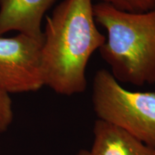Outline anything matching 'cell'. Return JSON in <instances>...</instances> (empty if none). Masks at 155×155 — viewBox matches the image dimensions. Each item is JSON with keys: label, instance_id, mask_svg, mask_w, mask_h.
Here are the masks:
<instances>
[{"label": "cell", "instance_id": "cell-1", "mask_svg": "<svg viewBox=\"0 0 155 155\" xmlns=\"http://www.w3.org/2000/svg\"><path fill=\"white\" fill-rule=\"evenodd\" d=\"M42 32L45 86L63 96L84 92L89 60L106 39L97 28L93 0H63Z\"/></svg>", "mask_w": 155, "mask_h": 155}, {"label": "cell", "instance_id": "cell-2", "mask_svg": "<svg viewBox=\"0 0 155 155\" xmlns=\"http://www.w3.org/2000/svg\"><path fill=\"white\" fill-rule=\"evenodd\" d=\"M94 15L107 32L98 50L116 80L137 86L155 84V9L133 13L98 2Z\"/></svg>", "mask_w": 155, "mask_h": 155}, {"label": "cell", "instance_id": "cell-3", "mask_svg": "<svg viewBox=\"0 0 155 155\" xmlns=\"http://www.w3.org/2000/svg\"><path fill=\"white\" fill-rule=\"evenodd\" d=\"M91 97L98 119L155 149V92L127 90L111 72L101 69L94 75Z\"/></svg>", "mask_w": 155, "mask_h": 155}, {"label": "cell", "instance_id": "cell-4", "mask_svg": "<svg viewBox=\"0 0 155 155\" xmlns=\"http://www.w3.org/2000/svg\"><path fill=\"white\" fill-rule=\"evenodd\" d=\"M42 41L21 33L0 36V88L7 94L35 92L45 86Z\"/></svg>", "mask_w": 155, "mask_h": 155}, {"label": "cell", "instance_id": "cell-5", "mask_svg": "<svg viewBox=\"0 0 155 155\" xmlns=\"http://www.w3.org/2000/svg\"><path fill=\"white\" fill-rule=\"evenodd\" d=\"M58 0H0V36L16 31L42 40V22Z\"/></svg>", "mask_w": 155, "mask_h": 155}, {"label": "cell", "instance_id": "cell-6", "mask_svg": "<svg viewBox=\"0 0 155 155\" xmlns=\"http://www.w3.org/2000/svg\"><path fill=\"white\" fill-rule=\"evenodd\" d=\"M91 155H155V149L123 129L97 119L94 126Z\"/></svg>", "mask_w": 155, "mask_h": 155}, {"label": "cell", "instance_id": "cell-7", "mask_svg": "<svg viewBox=\"0 0 155 155\" xmlns=\"http://www.w3.org/2000/svg\"><path fill=\"white\" fill-rule=\"evenodd\" d=\"M105 3L121 11L142 13L155 9V0H96Z\"/></svg>", "mask_w": 155, "mask_h": 155}, {"label": "cell", "instance_id": "cell-8", "mask_svg": "<svg viewBox=\"0 0 155 155\" xmlns=\"http://www.w3.org/2000/svg\"><path fill=\"white\" fill-rule=\"evenodd\" d=\"M12 102L9 94L0 88V133L5 132L13 121Z\"/></svg>", "mask_w": 155, "mask_h": 155}, {"label": "cell", "instance_id": "cell-9", "mask_svg": "<svg viewBox=\"0 0 155 155\" xmlns=\"http://www.w3.org/2000/svg\"><path fill=\"white\" fill-rule=\"evenodd\" d=\"M75 155H91L90 151L86 150H81Z\"/></svg>", "mask_w": 155, "mask_h": 155}]
</instances>
